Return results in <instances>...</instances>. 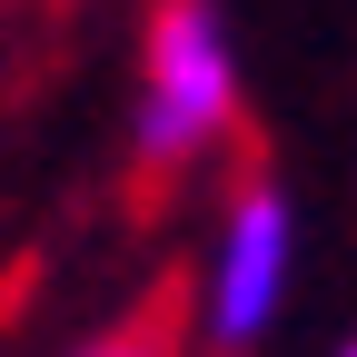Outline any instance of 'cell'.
I'll list each match as a JSON object with an SVG mask.
<instances>
[{
	"mask_svg": "<svg viewBox=\"0 0 357 357\" xmlns=\"http://www.w3.org/2000/svg\"><path fill=\"white\" fill-rule=\"evenodd\" d=\"M229 119H238V40L218 20V0H159L139 109H129L139 169H189L208 139H229Z\"/></svg>",
	"mask_w": 357,
	"mask_h": 357,
	"instance_id": "obj_1",
	"label": "cell"
},
{
	"mask_svg": "<svg viewBox=\"0 0 357 357\" xmlns=\"http://www.w3.org/2000/svg\"><path fill=\"white\" fill-rule=\"evenodd\" d=\"M288 268H298V218H288V199L258 178V189L229 199V229H218V278H208V328H218V347H248V337L288 307Z\"/></svg>",
	"mask_w": 357,
	"mask_h": 357,
	"instance_id": "obj_2",
	"label": "cell"
},
{
	"mask_svg": "<svg viewBox=\"0 0 357 357\" xmlns=\"http://www.w3.org/2000/svg\"><path fill=\"white\" fill-rule=\"evenodd\" d=\"M100 357H159V347H149V337H119V347H100Z\"/></svg>",
	"mask_w": 357,
	"mask_h": 357,
	"instance_id": "obj_3",
	"label": "cell"
},
{
	"mask_svg": "<svg viewBox=\"0 0 357 357\" xmlns=\"http://www.w3.org/2000/svg\"><path fill=\"white\" fill-rule=\"evenodd\" d=\"M337 357H357V337H347V347H337Z\"/></svg>",
	"mask_w": 357,
	"mask_h": 357,
	"instance_id": "obj_4",
	"label": "cell"
}]
</instances>
